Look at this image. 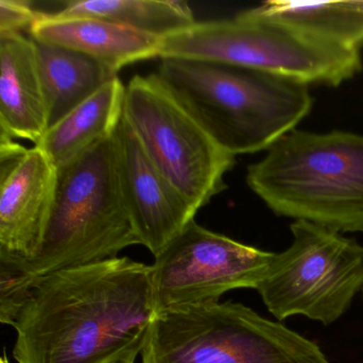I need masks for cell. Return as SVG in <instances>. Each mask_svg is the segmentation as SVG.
Instances as JSON below:
<instances>
[{
	"label": "cell",
	"instance_id": "obj_1",
	"mask_svg": "<svg viewBox=\"0 0 363 363\" xmlns=\"http://www.w3.org/2000/svg\"><path fill=\"white\" fill-rule=\"evenodd\" d=\"M152 265L128 257L33 281L16 310L18 363H113L141 354L156 316Z\"/></svg>",
	"mask_w": 363,
	"mask_h": 363
},
{
	"label": "cell",
	"instance_id": "obj_2",
	"mask_svg": "<svg viewBox=\"0 0 363 363\" xmlns=\"http://www.w3.org/2000/svg\"><path fill=\"white\" fill-rule=\"evenodd\" d=\"M135 244L140 242L121 191L114 133L58 169L54 206L35 257L0 260V320L11 324L23 296L39 278L118 258Z\"/></svg>",
	"mask_w": 363,
	"mask_h": 363
},
{
	"label": "cell",
	"instance_id": "obj_3",
	"mask_svg": "<svg viewBox=\"0 0 363 363\" xmlns=\"http://www.w3.org/2000/svg\"><path fill=\"white\" fill-rule=\"evenodd\" d=\"M162 86L229 154L269 150L310 113L309 86L239 65L161 59Z\"/></svg>",
	"mask_w": 363,
	"mask_h": 363
},
{
	"label": "cell",
	"instance_id": "obj_4",
	"mask_svg": "<svg viewBox=\"0 0 363 363\" xmlns=\"http://www.w3.org/2000/svg\"><path fill=\"white\" fill-rule=\"evenodd\" d=\"M246 182L276 216L363 233V135L294 129L248 167Z\"/></svg>",
	"mask_w": 363,
	"mask_h": 363
},
{
	"label": "cell",
	"instance_id": "obj_5",
	"mask_svg": "<svg viewBox=\"0 0 363 363\" xmlns=\"http://www.w3.org/2000/svg\"><path fill=\"white\" fill-rule=\"evenodd\" d=\"M142 363H329L318 344L240 303L158 312Z\"/></svg>",
	"mask_w": 363,
	"mask_h": 363
},
{
	"label": "cell",
	"instance_id": "obj_6",
	"mask_svg": "<svg viewBox=\"0 0 363 363\" xmlns=\"http://www.w3.org/2000/svg\"><path fill=\"white\" fill-rule=\"evenodd\" d=\"M160 59L239 65L308 84L337 86L362 69L360 50L333 45L288 25L250 18L195 23L160 41Z\"/></svg>",
	"mask_w": 363,
	"mask_h": 363
},
{
	"label": "cell",
	"instance_id": "obj_7",
	"mask_svg": "<svg viewBox=\"0 0 363 363\" xmlns=\"http://www.w3.org/2000/svg\"><path fill=\"white\" fill-rule=\"evenodd\" d=\"M290 230L292 243L274 252L256 290L278 322L303 315L333 324L362 292L363 245L305 220H294Z\"/></svg>",
	"mask_w": 363,
	"mask_h": 363
},
{
	"label": "cell",
	"instance_id": "obj_8",
	"mask_svg": "<svg viewBox=\"0 0 363 363\" xmlns=\"http://www.w3.org/2000/svg\"><path fill=\"white\" fill-rule=\"evenodd\" d=\"M124 118L155 167L197 210L227 188L225 175L235 157L208 135L156 74L129 82Z\"/></svg>",
	"mask_w": 363,
	"mask_h": 363
},
{
	"label": "cell",
	"instance_id": "obj_9",
	"mask_svg": "<svg viewBox=\"0 0 363 363\" xmlns=\"http://www.w3.org/2000/svg\"><path fill=\"white\" fill-rule=\"evenodd\" d=\"M273 256L274 252L240 243L193 220L155 257L156 312L218 303L235 289L256 290Z\"/></svg>",
	"mask_w": 363,
	"mask_h": 363
},
{
	"label": "cell",
	"instance_id": "obj_10",
	"mask_svg": "<svg viewBox=\"0 0 363 363\" xmlns=\"http://www.w3.org/2000/svg\"><path fill=\"white\" fill-rule=\"evenodd\" d=\"M58 169L40 148L0 133V260H28L43 241Z\"/></svg>",
	"mask_w": 363,
	"mask_h": 363
},
{
	"label": "cell",
	"instance_id": "obj_11",
	"mask_svg": "<svg viewBox=\"0 0 363 363\" xmlns=\"http://www.w3.org/2000/svg\"><path fill=\"white\" fill-rule=\"evenodd\" d=\"M121 191L141 245L158 256L199 210L155 167L124 116L116 133Z\"/></svg>",
	"mask_w": 363,
	"mask_h": 363
},
{
	"label": "cell",
	"instance_id": "obj_12",
	"mask_svg": "<svg viewBox=\"0 0 363 363\" xmlns=\"http://www.w3.org/2000/svg\"><path fill=\"white\" fill-rule=\"evenodd\" d=\"M30 38L94 59L118 75L133 63L159 58L160 39L122 25L91 18L39 12Z\"/></svg>",
	"mask_w": 363,
	"mask_h": 363
},
{
	"label": "cell",
	"instance_id": "obj_13",
	"mask_svg": "<svg viewBox=\"0 0 363 363\" xmlns=\"http://www.w3.org/2000/svg\"><path fill=\"white\" fill-rule=\"evenodd\" d=\"M48 130L37 43L23 33L0 35V133L38 145Z\"/></svg>",
	"mask_w": 363,
	"mask_h": 363
},
{
	"label": "cell",
	"instance_id": "obj_14",
	"mask_svg": "<svg viewBox=\"0 0 363 363\" xmlns=\"http://www.w3.org/2000/svg\"><path fill=\"white\" fill-rule=\"evenodd\" d=\"M125 96L126 86L113 78L48 128L35 147L57 169L69 164L116 133L124 116Z\"/></svg>",
	"mask_w": 363,
	"mask_h": 363
},
{
	"label": "cell",
	"instance_id": "obj_15",
	"mask_svg": "<svg viewBox=\"0 0 363 363\" xmlns=\"http://www.w3.org/2000/svg\"><path fill=\"white\" fill-rule=\"evenodd\" d=\"M35 43L48 128L82 105L104 84L118 77L94 59L80 52L52 44Z\"/></svg>",
	"mask_w": 363,
	"mask_h": 363
},
{
	"label": "cell",
	"instance_id": "obj_16",
	"mask_svg": "<svg viewBox=\"0 0 363 363\" xmlns=\"http://www.w3.org/2000/svg\"><path fill=\"white\" fill-rule=\"evenodd\" d=\"M275 21L348 50L363 46V1H267L243 12Z\"/></svg>",
	"mask_w": 363,
	"mask_h": 363
},
{
	"label": "cell",
	"instance_id": "obj_17",
	"mask_svg": "<svg viewBox=\"0 0 363 363\" xmlns=\"http://www.w3.org/2000/svg\"><path fill=\"white\" fill-rule=\"evenodd\" d=\"M57 13L101 18L160 40L196 23L182 0H82L67 3Z\"/></svg>",
	"mask_w": 363,
	"mask_h": 363
},
{
	"label": "cell",
	"instance_id": "obj_18",
	"mask_svg": "<svg viewBox=\"0 0 363 363\" xmlns=\"http://www.w3.org/2000/svg\"><path fill=\"white\" fill-rule=\"evenodd\" d=\"M38 14L25 0H0V35L30 31Z\"/></svg>",
	"mask_w": 363,
	"mask_h": 363
},
{
	"label": "cell",
	"instance_id": "obj_19",
	"mask_svg": "<svg viewBox=\"0 0 363 363\" xmlns=\"http://www.w3.org/2000/svg\"><path fill=\"white\" fill-rule=\"evenodd\" d=\"M135 358H126V359H121V360L116 361V362L113 363H135Z\"/></svg>",
	"mask_w": 363,
	"mask_h": 363
},
{
	"label": "cell",
	"instance_id": "obj_20",
	"mask_svg": "<svg viewBox=\"0 0 363 363\" xmlns=\"http://www.w3.org/2000/svg\"><path fill=\"white\" fill-rule=\"evenodd\" d=\"M0 363H9V361H8L7 357L4 356L3 358L0 359Z\"/></svg>",
	"mask_w": 363,
	"mask_h": 363
},
{
	"label": "cell",
	"instance_id": "obj_21",
	"mask_svg": "<svg viewBox=\"0 0 363 363\" xmlns=\"http://www.w3.org/2000/svg\"><path fill=\"white\" fill-rule=\"evenodd\" d=\"M362 294H363V289H362Z\"/></svg>",
	"mask_w": 363,
	"mask_h": 363
}]
</instances>
